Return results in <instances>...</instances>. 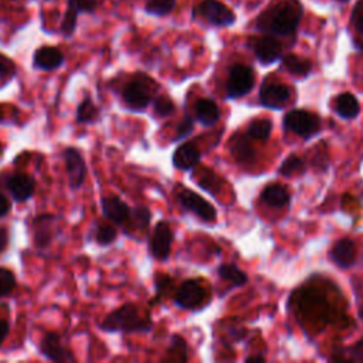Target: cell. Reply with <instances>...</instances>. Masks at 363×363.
Here are the masks:
<instances>
[{"mask_svg": "<svg viewBox=\"0 0 363 363\" xmlns=\"http://www.w3.org/2000/svg\"><path fill=\"white\" fill-rule=\"evenodd\" d=\"M116 238V228L109 224H101L95 231V241L99 245H108Z\"/></svg>", "mask_w": 363, "mask_h": 363, "instance_id": "obj_36", "label": "cell"}, {"mask_svg": "<svg viewBox=\"0 0 363 363\" xmlns=\"http://www.w3.org/2000/svg\"><path fill=\"white\" fill-rule=\"evenodd\" d=\"M255 82V75L251 67L244 64H234L228 71L225 91L228 98H241L247 95Z\"/></svg>", "mask_w": 363, "mask_h": 363, "instance_id": "obj_5", "label": "cell"}, {"mask_svg": "<svg viewBox=\"0 0 363 363\" xmlns=\"http://www.w3.org/2000/svg\"><path fill=\"white\" fill-rule=\"evenodd\" d=\"M174 233L169 223L166 221H159L149 240V251L156 259H167L172 251V244H173Z\"/></svg>", "mask_w": 363, "mask_h": 363, "instance_id": "obj_9", "label": "cell"}, {"mask_svg": "<svg viewBox=\"0 0 363 363\" xmlns=\"http://www.w3.org/2000/svg\"><path fill=\"white\" fill-rule=\"evenodd\" d=\"M337 1H342V3H345V1H349V0H337Z\"/></svg>", "mask_w": 363, "mask_h": 363, "instance_id": "obj_47", "label": "cell"}, {"mask_svg": "<svg viewBox=\"0 0 363 363\" xmlns=\"http://www.w3.org/2000/svg\"><path fill=\"white\" fill-rule=\"evenodd\" d=\"M64 62V54L60 48L52 45H43L34 51L33 65L43 71H52L61 67Z\"/></svg>", "mask_w": 363, "mask_h": 363, "instance_id": "obj_15", "label": "cell"}, {"mask_svg": "<svg viewBox=\"0 0 363 363\" xmlns=\"http://www.w3.org/2000/svg\"><path fill=\"white\" fill-rule=\"evenodd\" d=\"M176 9V0H147L143 10L149 16L164 17Z\"/></svg>", "mask_w": 363, "mask_h": 363, "instance_id": "obj_26", "label": "cell"}, {"mask_svg": "<svg viewBox=\"0 0 363 363\" xmlns=\"http://www.w3.org/2000/svg\"><path fill=\"white\" fill-rule=\"evenodd\" d=\"M150 210L146 206H135L133 208H130L129 217L123 224V231L128 233L129 228L130 231L146 230L150 224Z\"/></svg>", "mask_w": 363, "mask_h": 363, "instance_id": "obj_21", "label": "cell"}, {"mask_svg": "<svg viewBox=\"0 0 363 363\" xmlns=\"http://www.w3.org/2000/svg\"><path fill=\"white\" fill-rule=\"evenodd\" d=\"M346 356H340L337 360H347V362H363V339L359 340L356 345L350 346L343 352Z\"/></svg>", "mask_w": 363, "mask_h": 363, "instance_id": "obj_39", "label": "cell"}, {"mask_svg": "<svg viewBox=\"0 0 363 363\" xmlns=\"http://www.w3.org/2000/svg\"><path fill=\"white\" fill-rule=\"evenodd\" d=\"M7 335H9V322L7 320H0V346L3 345Z\"/></svg>", "mask_w": 363, "mask_h": 363, "instance_id": "obj_44", "label": "cell"}, {"mask_svg": "<svg viewBox=\"0 0 363 363\" xmlns=\"http://www.w3.org/2000/svg\"><path fill=\"white\" fill-rule=\"evenodd\" d=\"M252 50L258 61L264 65L278 61L282 54L281 43L274 35H269V34L257 38L252 44Z\"/></svg>", "mask_w": 363, "mask_h": 363, "instance_id": "obj_13", "label": "cell"}, {"mask_svg": "<svg viewBox=\"0 0 363 363\" xmlns=\"http://www.w3.org/2000/svg\"><path fill=\"white\" fill-rule=\"evenodd\" d=\"M176 199L183 208L196 214L203 221H214L217 217L216 208L206 199H203L200 194L194 193L190 189L179 184L176 189Z\"/></svg>", "mask_w": 363, "mask_h": 363, "instance_id": "obj_6", "label": "cell"}, {"mask_svg": "<svg viewBox=\"0 0 363 363\" xmlns=\"http://www.w3.org/2000/svg\"><path fill=\"white\" fill-rule=\"evenodd\" d=\"M16 65L11 58L0 52V79H9L14 77Z\"/></svg>", "mask_w": 363, "mask_h": 363, "instance_id": "obj_41", "label": "cell"}, {"mask_svg": "<svg viewBox=\"0 0 363 363\" xmlns=\"http://www.w3.org/2000/svg\"><path fill=\"white\" fill-rule=\"evenodd\" d=\"M282 67L288 72H291L292 75H296V77H305L312 69V64H311L309 60L298 57V55H294V54H288V55L284 57Z\"/></svg>", "mask_w": 363, "mask_h": 363, "instance_id": "obj_25", "label": "cell"}, {"mask_svg": "<svg viewBox=\"0 0 363 363\" xmlns=\"http://www.w3.org/2000/svg\"><path fill=\"white\" fill-rule=\"evenodd\" d=\"M218 275L228 281L233 282L234 285H244L247 282V275L234 264H223L218 267Z\"/></svg>", "mask_w": 363, "mask_h": 363, "instance_id": "obj_29", "label": "cell"}, {"mask_svg": "<svg viewBox=\"0 0 363 363\" xmlns=\"http://www.w3.org/2000/svg\"><path fill=\"white\" fill-rule=\"evenodd\" d=\"M354 257H356L354 244L349 238L339 240L330 251V259L337 267H342V268L352 267L354 264Z\"/></svg>", "mask_w": 363, "mask_h": 363, "instance_id": "obj_19", "label": "cell"}, {"mask_svg": "<svg viewBox=\"0 0 363 363\" xmlns=\"http://www.w3.org/2000/svg\"><path fill=\"white\" fill-rule=\"evenodd\" d=\"M261 199L264 203L272 207H285L289 203L288 191L279 184L267 186L261 193Z\"/></svg>", "mask_w": 363, "mask_h": 363, "instance_id": "obj_24", "label": "cell"}, {"mask_svg": "<svg viewBox=\"0 0 363 363\" xmlns=\"http://www.w3.org/2000/svg\"><path fill=\"white\" fill-rule=\"evenodd\" d=\"M98 106L89 96H85L77 108V122L78 123H91L98 118Z\"/></svg>", "mask_w": 363, "mask_h": 363, "instance_id": "obj_27", "label": "cell"}, {"mask_svg": "<svg viewBox=\"0 0 363 363\" xmlns=\"http://www.w3.org/2000/svg\"><path fill=\"white\" fill-rule=\"evenodd\" d=\"M203 17L214 27H228L235 23L234 11L218 0H201L193 9V17Z\"/></svg>", "mask_w": 363, "mask_h": 363, "instance_id": "obj_4", "label": "cell"}, {"mask_svg": "<svg viewBox=\"0 0 363 363\" xmlns=\"http://www.w3.org/2000/svg\"><path fill=\"white\" fill-rule=\"evenodd\" d=\"M191 132H193V121H191L190 116H184V118L182 119V122H180V123L177 125V128H176L173 142H179V140L187 138Z\"/></svg>", "mask_w": 363, "mask_h": 363, "instance_id": "obj_40", "label": "cell"}, {"mask_svg": "<svg viewBox=\"0 0 363 363\" xmlns=\"http://www.w3.org/2000/svg\"><path fill=\"white\" fill-rule=\"evenodd\" d=\"M167 356L172 360H180V362L187 360V345L182 336L179 335L172 336L170 346L167 349Z\"/></svg>", "mask_w": 363, "mask_h": 363, "instance_id": "obj_30", "label": "cell"}, {"mask_svg": "<svg viewBox=\"0 0 363 363\" xmlns=\"http://www.w3.org/2000/svg\"><path fill=\"white\" fill-rule=\"evenodd\" d=\"M40 352L44 357L52 362H75V357L69 349H67L57 333L48 332L41 339Z\"/></svg>", "mask_w": 363, "mask_h": 363, "instance_id": "obj_12", "label": "cell"}, {"mask_svg": "<svg viewBox=\"0 0 363 363\" xmlns=\"http://www.w3.org/2000/svg\"><path fill=\"white\" fill-rule=\"evenodd\" d=\"M6 187L10 191V194L13 196V199L16 201L21 203V201L28 200L33 196L35 183L30 174L23 173V172H16L7 177Z\"/></svg>", "mask_w": 363, "mask_h": 363, "instance_id": "obj_14", "label": "cell"}, {"mask_svg": "<svg viewBox=\"0 0 363 363\" xmlns=\"http://www.w3.org/2000/svg\"><path fill=\"white\" fill-rule=\"evenodd\" d=\"M302 169H303L302 160H301L298 156L291 155V156H288V157L282 162V164L279 166V173H281L282 176H292V174L301 172Z\"/></svg>", "mask_w": 363, "mask_h": 363, "instance_id": "obj_37", "label": "cell"}, {"mask_svg": "<svg viewBox=\"0 0 363 363\" xmlns=\"http://www.w3.org/2000/svg\"><path fill=\"white\" fill-rule=\"evenodd\" d=\"M173 111H174V105L169 96L157 95L156 98H153V112L156 116L163 118L170 115Z\"/></svg>", "mask_w": 363, "mask_h": 363, "instance_id": "obj_33", "label": "cell"}, {"mask_svg": "<svg viewBox=\"0 0 363 363\" xmlns=\"http://www.w3.org/2000/svg\"><path fill=\"white\" fill-rule=\"evenodd\" d=\"M0 121H1V111H0Z\"/></svg>", "mask_w": 363, "mask_h": 363, "instance_id": "obj_48", "label": "cell"}, {"mask_svg": "<svg viewBox=\"0 0 363 363\" xmlns=\"http://www.w3.org/2000/svg\"><path fill=\"white\" fill-rule=\"evenodd\" d=\"M201 153L193 142H184L173 152V166L179 170H191L200 163Z\"/></svg>", "mask_w": 363, "mask_h": 363, "instance_id": "obj_16", "label": "cell"}, {"mask_svg": "<svg viewBox=\"0 0 363 363\" xmlns=\"http://www.w3.org/2000/svg\"><path fill=\"white\" fill-rule=\"evenodd\" d=\"M291 98V89L279 82H264L259 91V101L267 108L281 109Z\"/></svg>", "mask_w": 363, "mask_h": 363, "instance_id": "obj_11", "label": "cell"}, {"mask_svg": "<svg viewBox=\"0 0 363 363\" xmlns=\"http://www.w3.org/2000/svg\"><path fill=\"white\" fill-rule=\"evenodd\" d=\"M231 153L240 163H250L255 157V152L248 140V136L235 135L231 140Z\"/></svg>", "mask_w": 363, "mask_h": 363, "instance_id": "obj_22", "label": "cell"}, {"mask_svg": "<svg viewBox=\"0 0 363 363\" xmlns=\"http://www.w3.org/2000/svg\"><path fill=\"white\" fill-rule=\"evenodd\" d=\"M1 153H3V147H1V143H0V156H1Z\"/></svg>", "mask_w": 363, "mask_h": 363, "instance_id": "obj_46", "label": "cell"}, {"mask_svg": "<svg viewBox=\"0 0 363 363\" xmlns=\"http://www.w3.org/2000/svg\"><path fill=\"white\" fill-rule=\"evenodd\" d=\"M153 326L150 315L136 303H125L108 313L101 328L108 332H149Z\"/></svg>", "mask_w": 363, "mask_h": 363, "instance_id": "obj_2", "label": "cell"}, {"mask_svg": "<svg viewBox=\"0 0 363 363\" xmlns=\"http://www.w3.org/2000/svg\"><path fill=\"white\" fill-rule=\"evenodd\" d=\"M62 157L71 189H79L84 184L86 176V164L84 162L82 155L78 149L69 146L62 152Z\"/></svg>", "mask_w": 363, "mask_h": 363, "instance_id": "obj_10", "label": "cell"}, {"mask_svg": "<svg viewBox=\"0 0 363 363\" xmlns=\"http://www.w3.org/2000/svg\"><path fill=\"white\" fill-rule=\"evenodd\" d=\"M105 0H68L67 7L72 9L78 14L81 13H94Z\"/></svg>", "mask_w": 363, "mask_h": 363, "instance_id": "obj_32", "label": "cell"}, {"mask_svg": "<svg viewBox=\"0 0 363 363\" xmlns=\"http://www.w3.org/2000/svg\"><path fill=\"white\" fill-rule=\"evenodd\" d=\"M265 359L264 357H261V356H250V357H247V362L250 363V362H264Z\"/></svg>", "mask_w": 363, "mask_h": 363, "instance_id": "obj_45", "label": "cell"}, {"mask_svg": "<svg viewBox=\"0 0 363 363\" xmlns=\"http://www.w3.org/2000/svg\"><path fill=\"white\" fill-rule=\"evenodd\" d=\"M55 217L52 214H41L35 217L33 221V235L34 244L38 250L47 248L52 240V228H54Z\"/></svg>", "mask_w": 363, "mask_h": 363, "instance_id": "obj_18", "label": "cell"}, {"mask_svg": "<svg viewBox=\"0 0 363 363\" xmlns=\"http://www.w3.org/2000/svg\"><path fill=\"white\" fill-rule=\"evenodd\" d=\"M302 14L299 0H271L255 18V28L269 35H291L296 31Z\"/></svg>", "mask_w": 363, "mask_h": 363, "instance_id": "obj_1", "label": "cell"}, {"mask_svg": "<svg viewBox=\"0 0 363 363\" xmlns=\"http://www.w3.org/2000/svg\"><path fill=\"white\" fill-rule=\"evenodd\" d=\"M359 102L352 94H342L336 98L335 102V111L340 118L345 119H353L359 113Z\"/></svg>", "mask_w": 363, "mask_h": 363, "instance_id": "obj_23", "label": "cell"}, {"mask_svg": "<svg viewBox=\"0 0 363 363\" xmlns=\"http://www.w3.org/2000/svg\"><path fill=\"white\" fill-rule=\"evenodd\" d=\"M196 180H197L196 183L201 189L210 191L211 194H216L220 189V179L217 177V174L211 169H206V167L201 169L199 172V174H196Z\"/></svg>", "mask_w": 363, "mask_h": 363, "instance_id": "obj_28", "label": "cell"}, {"mask_svg": "<svg viewBox=\"0 0 363 363\" xmlns=\"http://www.w3.org/2000/svg\"><path fill=\"white\" fill-rule=\"evenodd\" d=\"M104 216L115 224L123 225L129 217V206L118 196H106L101 200Z\"/></svg>", "mask_w": 363, "mask_h": 363, "instance_id": "obj_17", "label": "cell"}, {"mask_svg": "<svg viewBox=\"0 0 363 363\" xmlns=\"http://www.w3.org/2000/svg\"><path fill=\"white\" fill-rule=\"evenodd\" d=\"M271 128L272 126L268 119L254 121L250 123V126L247 129V135H248V138H252V139L265 140V139H268V136L271 133Z\"/></svg>", "mask_w": 363, "mask_h": 363, "instance_id": "obj_31", "label": "cell"}, {"mask_svg": "<svg viewBox=\"0 0 363 363\" xmlns=\"http://www.w3.org/2000/svg\"><path fill=\"white\" fill-rule=\"evenodd\" d=\"M194 113L197 121L204 126H211L220 119L218 105L210 98H201L196 102Z\"/></svg>", "mask_w": 363, "mask_h": 363, "instance_id": "obj_20", "label": "cell"}, {"mask_svg": "<svg viewBox=\"0 0 363 363\" xmlns=\"http://www.w3.org/2000/svg\"><path fill=\"white\" fill-rule=\"evenodd\" d=\"M10 208H11V204L9 199L3 193H0V217H4L10 211Z\"/></svg>", "mask_w": 363, "mask_h": 363, "instance_id": "obj_42", "label": "cell"}, {"mask_svg": "<svg viewBox=\"0 0 363 363\" xmlns=\"http://www.w3.org/2000/svg\"><path fill=\"white\" fill-rule=\"evenodd\" d=\"M156 82L146 74H136L130 81H128L122 91V98L125 104L133 111L145 109L150 102Z\"/></svg>", "mask_w": 363, "mask_h": 363, "instance_id": "obj_3", "label": "cell"}, {"mask_svg": "<svg viewBox=\"0 0 363 363\" xmlns=\"http://www.w3.org/2000/svg\"><path fill=\"white\" fill-rule=\"evenodd\" d=\"M9 245V230L6 227H0V254Z\"/></svg>", "mask_w": 363, "mask_h": 363, "instance_id": "obj_43", "label": "cell"}, {"mask_svg": "<svg viewBox=\"0 0 363 363\" xmlns=\"http://www.w3.org/2000/svg\"><path fill=\"white\" fill-rule=\"evenodd\" d=\"M350 24L359 34H363V0L356 1L353 6L350 13Z\"/></svg>", "mask_w": 363, "mask_h": 363, "instance_id": "obj_38", "label": "cell"}, {"mask_svg": "<svg viewBox=\"0 0 363 363\" xmlns=\"http://www.w3.org/2000/svg\"><path fill=\"white\" fill-rule=\"evenodd\" d=\"M284 126L302 138H311L320 129V121L316 115L308 111L295 109L286 113L284 118Z\"/></svg>", "mask_w": 363, "mask_h": 363, "instance_id": "obj_8", "label": "cell"}, {"mask_svg": "<svg viewBox=\"0 0 363 363\" xmlns=\"http://www.w3.org/2000/svg\"><path fill=\"white\" fill-rule=\"evenodd\" d=\"M14 288H16L14 274L7 268L0 267V298L11 294Z\"/></svg>", "mask_w": 363, "mask_h": 363, "instance_id": "obj_35", "label": "cell"}, {"mask_svg": "<svg viewBox=\"0 0 363 363\" xmlns=\"http://www.w3.org/2000/svg\"><path fill=\"white\" fill-rule=\"evenodd\" d=\"M174 303L179 308L196 311L199 309L207 299V292L204 286L197 279H186L183 281L176 294H174Z\"/></svg>", "mask_w": 363, "mask_h": 363, "instance_id": "obj_7", "label": "cell"}, {"mask_svg": "<svg viewBox=\"0 0 363 363\" xmlns=\"http://www.w3.org/2000/svg\"><path fill=\"white\" fill-rule=\"evenodd\" d=\"M78 16H79V14H78L77 11H74L72 9L67 7V10H65V13H64V17H62V21H61V33H62L67 38H69V37L74 34V31H75V28H77Z\"/></svg>", "mask_w": 363, "mask_h": 363, "instance_id": "obj_34", "label": "cell"}]
</instances>
